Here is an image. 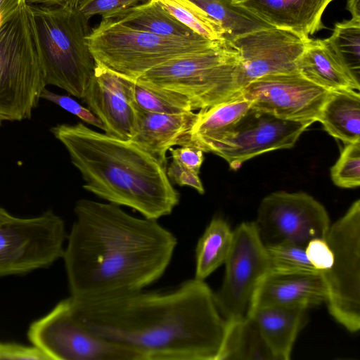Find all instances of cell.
Masks as SVG:
<instances>
[{"label":"cell","mask_w":360,"mask_h":360,"mask_svg":"<svg viewBox=\"0 0 360 360\" xmlns=\"http://www.w3.org/2000/svg\"><path fill=\"white\" fill-rule=\"evenodd\" d=\"M70 299L85 328L144 360H220L229 322L204 281L193 278L165 291Z\"/></svg>","instance_id":"1"},{"label":"cell","mask_w":360,"mask_h":360,"mask_svg":"<svg viewBox=\"0 0 360 360\" xmlns=\"http://www.w3.org/2000/svg\"><path fill=\"white\" fill-rule=\"evenodd\" d=\"M74 212L63 256L71 297L129 293L164 274L177 239L158 220L137 218L119 205L84 198L76 202Z\"/></svg>","instance_id":"2"},{"label":"cell","mask_w":360,"mask_h":360,"mask_svg":"<svg viewBox=\"0 0 360 360\" xmlns=\"http://www.w3.org/2000/svg\"><path fill=\"white\" fill-rule=\"evenodd\" d=\"M82 175L84 189L129 207L145 218L170 214L180 200L166 167L131 141L94 131L82 122L50 129Z\"/></svg>","instance_id":"3"},{"label":"cell","mask_w":360,"mask_h":360,"mask_svg":"<svg viewBox=\"0 0 360 360\" xmlns=\"http://www.w3.org/2000/svg\"><path fill=\"white\" fill-rule=\"evenodd\" d=\"M33 14L47 85L83 99L96 63L86 38L89 19L77 8L29 6Z\"/></svg>","instance_id":"4"},{"label":"cell","mask_w":360,"mask_h":360,"mask_svg":"<svg viewBox=\"0 0 360 360\" xmlns=\"http://www.w3.org/2000/svg\"><path fill=\"white\" fill-rule=\"evenodd\" d=\"M86 41L96 64L132 81L157 66L205 51L218 41L199 34L158 35L111 18H102Z\"/></svg>","instance_id":"5"},{"label":"cell","mask_w":360,"mask_h":360,"mask_svg":"<svg viewBox=\"0 0 360 360\" xmlns=\"http://www.w3.org/2000/svg\"><path fill=\"white\" fill-rule=\"evenodd\" d=\"M136 81L182 95L193 110L230 100L240 95L243 89L238 53L226 39L201 52L157 66Z\"/></svg>","instance_id":"6"},{"label":"cell","mask_w":360,"mask_h":360,"mask_svg":"<svg viewBox=\"0 0 360 360\" xmlns=\"http://www.w3.org/2000/svg\"><path fill=\"white\" fill-rule=\"evenodd\" d=\"M46 86L34 19L23 2L0 27V123L30 119Z\"/></svg>","instance_id":"7"},{"label":"cell","mask_w":360,"mask_h":360,"mask_svg":"<svg viewBox=\"0 0 360 360\" xmlns=\"http://www.w3.org/2000/svg\"><path fill=\"white\" fill-rule=\"evenodd\" d=\"M326 239L333 254L329 270L322 273L326 304L334 319L351 333L360 329V200L330 226Z\"/></svg>","instance_id":"8"},{"label":"cell","mask_w":360,"mask_h":360,"mask_svg":"<svg viewBox=\"0 0 360 360\" xmlns=\"http://www.w3.org/2000/svg\"><path fill=\"white\" fill-rule=\"evenodd\" d=\"M28 338L50 360H144L140 352L85 328L73 316L70 297L33 322Z\"/></svg>","instance_id":"9"},{"label":"cell","mask_w":360,"mask_h":360,"mask_svg":"<svg viewBox=\"0 0 360 360\" xmlns=\"http://www.w3.org/2000/svg\"><path fill=\"white\" fill-rule=\"evenodd\" d=\"M65 236L64 221L50 210L0 224V276L51 265L63 258Z\"/></svg>","instance_id":"10"},{"label":"cell","mask_w":360,"mask_h":360,"mask_svg":"<svg viewBox=\"0 0 360 360\" xmlns=\"http://www.w3.org/2000/svg\"><path fill=\"white\" fill-rule=\"evenodd\" d=\"M224 264L223 283L214 296L219 311L229 322L248 315L260 283L269 272L266 247L255 221L243 222L233 231Z\"/></svg>","instance_id":"11"},{"label":"cell","mask_w":360,"mask_h":360,"mask_svg":"<svg viewBox=\"0 0 360 360\" xmlns=\"http://www.w3.org/2000/svg\"><path fill=\"white\" fill-rule=\"evenodd\" d=\"M255 223L265 245L291 243L305 246L311 239L326 238L330 226L326 208L312 196L283 191L263 198Z\"/></svg>","instance_id":"12"},{"label":"cell","mask_w":360,"mask_h":360,"mask_svg":"<svg viewBox=\"0 0 360 360\" xmlns=\"http://www.w3.org/2000/svg\"><path fill=\"white\" fill-rule=\"evenodd\" d=\"M312 124L280 119L250 108L212 153L224 159L231 169L237 170L257 155L292 148Z\"/></svg>","instance_id":"13"},{"label":"cell","mask_w":360,"mask_h":360,"mask_svg":"<svg viewBox=\"0 0 360 360\" xmlns=\"http://www.w3.org/2000/svg\"><path fill=\"white\" fill-rule=\"evenodd\" d=\"M328 93L299 72L263 76L242 89L255 110L283 120L313 123Z\"/></svg>","instance_id":"14"},{"label":"cell","mask_w":360,"mask_h":360,"mask_svg":"<svg viewBox=\"0 0 360 360\" xmlns=\"http://www.w3.org/2000/svg\"><path fill=\"white\" fill-rule=\"evenodd\" d=\"M309 40L292 31L270 27L229 41L238 53L242 87L263 76L298 72L296 63Z\"/></svg>","instance_id":"15"},{"label":"cell","mask_w":360,"mask_h":360,"mask_svg":"<svg viewBox=\"0 0 360 360\" xmlns=\"http://www.w3.org/2000/svg\"><path fill=\"white\" fill-rule=\"evenodd\" d=\"M102 122L107 135L131 140L137 120L130 96V79L96 64L94 75L82 99Z\"/></svg>","instance_id":"16"},{"label":"cell","mask_w":360,"mask_h":360,"mask_svg":"<svg viewBox=\"0 0 360 360\" xmlns=\"http://www.w3.org/2000/svg\"><path fill=\"white\" fill-rule=\"evenodd\" d=\"M326 300L327 288L322 273L269 272L260 283L250 310L265 305H302L309 308Z\"/></svg>","instance_id":"17"},{"label":"cell","mask_w":360,"mask_h":360,"mask_svg":"<svg viewBox=\"0 0 360 360\" xmlns=\"http://www.w3.org/2000/svg\"><path fill=\"white\" fill-rule=\"evenodd\" d=\"M333 0H240L248 9L271 27L309 38L324 27L322 15Z\"/></svg>","instance_id":"18"},{"label":"cell","mask_w":360,"mask_h":360,"mask_svg":"<svg viewBox=\"0 0 360 360\" xmlns=\"http://www.w3.org/2000/svg\"><path fill=\"white\" fill-rule=\"evenodd\" d=\"M134 108L137 128L130 141L167 167V151L176 146L180 138L191 129L198 117V112L163 114Z\"/></svg>","instance_id":"19"},{"label":"cell","mask_w":360,"mask_h":360,"mask_svg":"<svg viewBox=\"0 0 360 360\" xmlns=\"http://www.w3.org/2000/svg\"><path fill=\"white\" fill-rule=\"evenodd\" d=\"M251 108L243 94L210 108L200 110L191 129L176 146H190L212 153Z\"/></svg>","instance_id":"20"},{"label":"cell","mask_w":360,"mask_h":360,"mask_svg":"<svg viewBox=\"0 0 360 360\" xmlns=\"http://www.w3.org/2000/svg\"><path fill=\"white\" fill-rule=\"evenodd\" d=\"M307 309L302 305H265L252 308L246 316L255 322L276 360H289Z\"/></svg>","instance_id":"21"},{"label":"cell","mask_w":360,"mask_h":360,"mask_svg":"<svg viewBox=\"0 0 360 360\" xmlns=\"http://www.w3.org/2000/svg\"><path fill=\"white\" fill-rule=\"evenodd\" d=\"M296 67L302 77L328 91L360 90L359 80L343 66L326 39H310Z\"/></svg>","instance_id":"22"},{"label":"cell","mask_w":360,"mask_h":360,"mask_svg":"<svg viewBox=\"0 0 360 360\" xmlns=\"http://www.w3.org/2000/svg\"><path fill=\"white\" fill-rule=\"evenodd\" d=\"M317 121L345 144L360 142V94L352 89L329 91Z\"/></svg>","instance_id":"23"},{"label":"cell","mask_w":360,"mask_h":360,"mask_svg":"<svg viewBox=\"0 0 360 360\" xmlns=\"http://www.w3.org/2000/svg\"><path fill=\"white\" fill-rule=\"evenodd\" d=\"M111 18L133 29L158 35L189 37L198 34L153 0L127 8Z\"/></svg>","instance_id":"24"},{"label":"cell","mask_w":360,"mask_h":360,"mask_svg":"<svg viewBox=\"0 0 360 360\" xmlns=\"http://www.w3.org/2000/svg\"><path fill=\"white\" fill-rule=\"evenodd\" d=\"M233 237V231L224 219L214 217L211 220L196 245L195 278L205 281L225 263Z\"/></svg>","instance_id":"25"},{"label":"cell","mask_w":360,"mask_h":360,"mask_svg":"<svg viewBox=\"0 0 360 360\" xmlns=\"http://www.w3.org/2000/svg\"><path fill=\"white\" fill-rule=\"evenodd\" d=\"M220 360L276 359L255 322L245 316L229 322Z\"/></svg>","instance_id":"26"},{"label":"cell","mask_w":360,"mask_h":360,"mask_svg":"<svg viewBox=\"0 0 360 360\" xmlns=\"http://www.w3.org/2000/svg\"><path fill=\"white\" fill-rule=\"evenodd\" d=\"M220 24L227 41L271 27L233 0H191Z\"/></svg>","instance_id":"27"},{"label":"cell","mask_w":360,"mask_h":360,"mask_svg":"<svg viewBox=\"0 0 360 360\" xmlns=\"http://www.w3.org/2000/svg\"><path fill=\"white\" fill-rule=\"evenodd\" d=\"M130 96L133 106L143 110L163 114H179L192 110L182 95L130 80Z\"/></svg>","instance_id":"28"},{"label":"cell","mask_w":360,"mask_h":360,"mask_svg":"<svg viewBox=\"0 0 360 360\" xmlns=\"http://www.w3.org/2000/svg\"><path fill=\"white\" fill-rule=\"evenodd\" d=\"M343 66L358 80L360 76V20L351 18L337 22L325 39Z\"/></svg>","instance_id":"29"},{"label":"cell","mask_w":360,"mask_h":360,"mask_svg":"<svg viewBox=\"0 0 360 360\" xmlns=\"http://www.w3.org/2000/svg\"><path fill=\"white\" fill-rule=\"evenodd\" d=\"M161 5L179 22L206 39L219 41L224 39L220 24L191 0H153Z\"/></svg>","instance_id":"30"},{"label":"cell","mask_w":360,"mask_h":360,"mask_svg":"<svg viewBox=\"0 0 360 360\" xmlns=\"http://www.w3.org/2000/svg\"><path fill=\"white\" fill-rule=\"evenodd\" d=\"M265 247L269 262V272L320 273L309 261L305 246L278 243Z\"/></svg>","instance_id":"31"},{"label":"cell","mask_w":360,"mask_h":360,"mask_svg":"<svg viewBox=\"0 0 360 360\" xmlns=\"http://www.w3.org/2000/svg\"><path fill=\"white\" fill-rule=\"evenodd\" d=\"M330 177L338 187L354 188L360 185V142L345 144L330 169Z\"/></svg>","instance_id":"32"},{"label":"cell","mask_w":360,"mask_h":360,"mask_svg":"<svg viewBox=\"0 0 360 360\" xmlns=\"http://www.w3.org/2000/svg\"><path fill=\"white\" fill-rule=\"evenodd\" d=\"M150 0H80L79 10L89 19L99 15L102 18H112L127 8Z\"/></svg>","instance_id":"33"},{"label":"cell","mask_w":360,"mask_h":360,"mask_svg":"<svg viewBox=\"0 0 360 360\" xmlns=\"http://www.w3.org/2000/svg\"><path fill=\"white\" fill-rule=\"evenodd\" d=\"M40 98L52 102L62 109L77 116L84 122L105 131L102 122L89 108L84 107L70 96L58 94L44 88L41 93Z\"/></svg>","instance_id":"34"},{"label":"cell","mask_w":360,"mask_h":360,"mask_svg":"<svg viewBox=\"0 0 360 360\" xmlns=\"http://www.w3.org/2000/svg\"><path fill=\"white\" fill-rule=\"evenodd\" d=\"M305 252L309 261L319 272H326L331 267L333 254L326 238L310 240L305 245Z\"/></svg>","instance_id":"35"},{"label":"cell","mask_w":360,"mask_h":360,"mask_svg":"<svg viewBox=\"0 0 360 360\" xmlns=\"http://www.w3.org/2000/svg\"><path fill=\"white\" fill-rule=\"evenodd\" d=\"M166 172L169 180L179 186H190L200 194L205 193L198 173L185 168L174 161L167 166Z\"/></svg>","instance_id":"36"},{"label":"cell","mask_w":360,"mask_h":360,"mask_svg":"<svg viewBox=\"0 0 360 360\" xmlns=\"http://www.w3.org/2000/svg\"><path fill=\"white\" fill-rule=\"evenodd\" d=\"M0 359L50 360L34 345L27 347L13 343H0Z\"/></svg>","instance_id":"37"},{"label":"cell","mask_w":360,"mask_h":360,"mask_svg":"<svg viewBox=\"0 0 360 360\" xmlns=\"http://www.w3.org/2000/svg\"><path fill=\"white\" fill-rule=\"evenodd\" d=\"M172 161L196 173H200L204 160L203 151L190 146H180L169 150Z\"/></svg>","instance_id":"38"},{"label":"cell","mask_w":360,"mask_h":360,"mask_svg":"<svg viewBox=\"0 0 360 360\" xmlns=\"http://www.w3.org/2000/svg\"><path fill=\"white\" fill-rule=\"evenodd\" d=\"M25 0H0V27L10 20Z\"/></svg>","instance_id":"39"},{"label":"cell","mask_w":360,"mask_h":360,"mask_svg":"<svg viewBox=\"0 0 360 360\" xmlns=\"http://www.w3.org/2000/svg\"><path fill=\"white\" fill-rule=\"evenodd\" d=\"M28 6L77 8L80 0H25Z\"/></svg>","instance_id":"40"},{"label":"cell","mask_w":360,"mask_h":360,"mask_svg":"<svg viewBox=\"0 0 360 360\" xmlns=\"http://www.w3.org/2000/svg\"><path fill=\"white\" fill-rule=\"evenodd\" d=\"M346 8L350 12L352 18L360 20V0H347Z\"/></svg>","instance_id":"41"},{"label":"cell","mask_w":360,"mask_h":360,"mask_svg":"<svg viewBox=\"0 0 360 360\" xmlns=\"http://www.w3.org/2000/svg\"><path fill=\"white\" fill-rule=\"evenodd\" d=\"M13 217H14V216L11 214L3 207H0V224L10 221Z\"/></svg>","instance_id":"42"},{"label":"cell","mask_w":360,"mask_h":360,"mask_svg":"<svg viewBox=\"0 0 360 360\" xmlns=\"http://www.w3.org/2000/svg\"><path fill=\"white\" fill-rule=\"evenodd\" d=\"M234 1H240V0H233Z\"/></svg>","instance_id":"43"}]
</instances>
